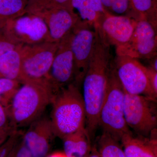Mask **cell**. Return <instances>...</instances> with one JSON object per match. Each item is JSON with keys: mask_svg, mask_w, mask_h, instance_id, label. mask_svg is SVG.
<instances>
[{"mask_svg": "<svg viewBox=\"0 0 157 157\" xmlns=\"http://www.w3.org/2000/svg\"><path fill=\"white\" fill-rule=\"evenodd\" d=\"M95 31L94 48L82 83L86 128L89 135H93L99 126V115L106 95L108 72L111 62L110 45L97 29Z\"/></svg>", "mask_w": 157, "mask_h": 157, "instance_id": "obj_1", "label": "cell"}, {"mask_svg": "<svg viewBox=\"0 0 157 157\" xmlns=\"http://www.w3.org/2000/svg\"><path fill=\"white\" fill-rule=\"evenodd\" d=\"M23 84L7 108L11 125L16 129L29 125L41 117L54 96L47 78Z\"/></svg>", "mask_w": 157, "mask_h": 157, "instance_id": "obj_2", "label": "cell"}, {"mask_svg": "<svg viewBox=\"0 0 157 157\" xmlns=\"http://www.w3.org/2000/svg\"><path fill=\"white\" fill-rule=\"evenodd\" d=\"M51 119L55 136L63 138L85 127V111L79 88L73 82L52 99Z\"/></svg>", "mask_w": 157, "mask_h": 157, "instance_id": "obj_3", "label": "cell"}, {"mask_svg": "<svg viewBox=\"0 0 157 157\" xmlns=\"http://www.w3.org/2000/svg\"><path fill=\"white\" fill-rule=\"evenodd\" d=\"M124 90L117 75L113 62H111L106 95L99 115V126L117 140L131 132L124 116Z\"/></svg>", "mask_w": 157, "mask_h": 157, "instance_id": "obj_4", "label": "cell"}, {"mask_svg": "<svg viewBox=\"0 0 157 157\" xmlns=\"http://www.w3.org/2000/svg\"><path fill=\"white\" fill-rule=\"evenodd\" d=\"M59 43L46 42L33 45H21L20 83L48 78Z\"/></svg>", "mask_w": 157, "mask_h": 157, "instance_id": "obj_5", "label": "cell"}, {"mask_svg": "<svg viewBox=\"0 0 157 157\" xmlns=\"http://www.w3.org/2000/svg\"><path fill=\"white\" fill-rule=\"evenodd\" d=\"M155 101L146 96L125 92L124 116L128 127L144 136L153 132L157 124Z\"/></svg>", "mask_w": 157, "mask_h": 157, "instance_id": "obj_6", "label": "cell"}, {"mask_svg": "<svg viewBox=\"0 0 157 157\" xmlns=\"http://www.w3.org/2000/svg\"><path fill=\"white\" fill-rule=\"evenodd\" d=\"M114 68L119 80L126 93L146 96L155 100L147 76V67L138 59L124 56L117 55Z\"/></svg>", "mask_w": 157, "mask_h": 157, "instance_id": "obj_7", "label": "cell"}, {"mask_svg": "<svg viewBox=\"0 0 157 157\" xmlns=\"http://www.w3.org/2000/svg\"><path fill=\"white\" fill-rule=\"evenodd\" d=\"M95 36L94 27L79 19L72 31L71 48L74 64L73 82L79 88L88 67Z\"/></svg>", "mask_w": 157, "mask_h": 157, "instance_id": "obj_8", "label": "cell"}, {"mask_svg": "<svg viewBox=\"0 0 157 157\" xmlns=\"http://www.w3.org/2000/svg\"><path fill=\"white\" fill-rule=\"evenodd\" d=\"M157 28L146 20L137 21L132 37L125 45L116 48L117 55L150 59L157 56Z\"/></svg>", "mask_w": 157, "mask_h": 157, "instance_id": "obj_9", "label": "cell"}, {"mask_svg": "<svg viewBox=\"0 0 157 157\" xmlns=\"http://www.w3.org/2000/svg\"><path fill=\"white\" fill-rule=\"evenodd\" d=\"M4 29L18 44L33 45L49 42L47 25L41 17L35 14L20 16L10 20Z\"/></svg>", "mask_w": 157, "mask_h": 157, "instance_id": "obj_10", "label": "cell"}, {"mask_svg": "<svg viewBox=\"0 0 157 157\" xmlns=\"http://www.w3.org/2000/svg\"><path fill=\"white\" fill-rule=\"evenodd\" d=\"M71 33L59 43L47 79L55 94L74 81V64L71 48Z\"/></svg>", "mask_w": 157, "mask_h": 157, "instance_id": "obj_11", "label": "cell"}, {"mask_svg": "<svg viewBox=\"0 0 157 157\" xmlns=\"http://www.w3.org/2000/svg\"><path fill=\"white\" fill-rule=\"evenodd\" d=\"M137 20L128 16L115 15L106 12L94 25L110 45L116 48L128 42Z\"/></svg>", "mask_w": 157, "mask_h": 157, "instance_id": "obj_12", "label": "cell"}, {"mask_svg": "<svg viewBox=\"0 0 157 157\" xmlns=\"http://www.w3.org/2000/svg\"><path fill=\"white\" fill-rule=\"evenodd\" d=\"M41 17L48 27L49 42L59 43L74 28L78 18L71 9L57 7L33 13Z\"/></svg>", "mask_w": 157, "mask_h": 157, "instance_id": "obj_13", "label": "cell"}, {"mask_svg": "<svg viewBox=\"0 0 157 157\" xmlns=\"http://www.w3.org/2000/svg\"><path fill=\"white\" fill-rule=\"evenodd\" d=\"M54 135L50 119L41 116L29 125L23 141L32 157H45Z\"/></svg>", "mask_w": 157, "mask_h": 157, "instance_id": "obj_14", "label": "cell"}, {"mask_svg": "<svg viewBox=\"0 0 157 157\" xmlns=\"http://www.w3.org/2000/svg\"><path fill=\"white\" fill-rule=\"evenodd\" d=\"M121 140L126 157H157L156 140L134 137L131 132L124 135Z\"/></svg>", "mask_w": 157, "mask_h": 157, "instance_id": "obj_15", "label": "cell"}, {"mask_svg": "<svg viewBox=\"0 0 157 157\" xmlns=\"http://www.w3.org/2000/svg\"><path fill=\"white\" fill-rule=\"evenodd\" d=\"M70 7L76 10L80 21L93 27L106 12L101 0H71Z\"/></svg>", "mask_w": 157, "mask_h": 157, "instance_id": "obj_16", "label": "cell"}, {"mask_svg": "<svg viewBox=\"0 0 157 157\" xmlns=\"http://www.w3.org/2000/svg\"><path fill=\"white\" fill-rule=\"evenodd\" d=\"M89 135L85 126L63 138L67 157H87L90 151Z\"/></svg>", "mask_w": 157, "mask_h": 157, "instance_id": "obj_17", "label": "cell"}, {"mask_svg": "<svg viewBox=\"0 0 157 157\" xmlns=\"http://www.w3.org/2000/svg\"><path fill=\"white\" fill-rule=\"evenodd\" d=\"M0 57V76L2 77L19 82L21 75V63L20 47Z\"/></svg>", "mask_w": 157, "mask_h": 157, "instance_id": "obj_18", "label": "cell"}, {"mask_svg": "<svg viewBox=\"0 0 157 157\" xmlns=\"http://www.w3.org/2000/svg\"><path fill=\"white\" fill-rule=\"evenodd\" d=\"M133 17L144 19L157 28L156 0H130Z\"/></svg>", "mask_w": 157, "mask_h": 157, "instance_id": "obj_19", "label": "cell"}, {"mask_svg": "<svg viewBox=\"0 0 157 157\" xmlns=\"http://www.w3.org/2000/svg\"><path fill=\"white\" fill-rule=\"evenodd\" d=\"M23 8L22 0H0V29L9 20L20 16Z\"/></svg>", "mask_w": 157, "mask_h": 157, "instance_id": "obj_20", "label": "cell"}, {"mask_svg": "<svg viewBox=\"0 0 157 157\" xmlns=\"http://www.w3.org/2000/svg\"><path fill=\"white\" fill-rule=\"evenodd\" d=\"M99 144L98 153L101 157H126L117 140L106 132L101 135Z\"/></svg>", "mask_w": 157, "mask_h": 157, "instance_id": "obj_21", "label": "cell"}, {"mask_svg": "<svg viewBox=\"0 0 157 157\" xmlns=\"http://www.w3.org/2000/svg\"><path fill=\"white\" fill-rule=\"evenodd\" d=\"M20 83L16 80L0 78V104L6 108L19 88Z\"/></svg>", "mask_w": 157, "mask_h": 157, "instance_id": "obj_22", "label": "cell"}, {"mask_svg": "<svg viewBox=\"0 0 157 157\" xmlns=\"http://www.w3.org/2000/svg\"><path fill=\"white\" fill-rule=\"evenodd\" d=\"M101 2L104 10L107 13L131 17L130 12L132 9L130 0H101Z\"/></svg>", "mask_w": 157, "mask_h": 157, "instance_id": "obj_23", "label": "cell"}, {"mask_svg": "<svg viewBox=\"0 0 157 157\" xmlns=\"http://www.w3.org/2000/svg\"><path fill=\"white\" fill-rule=\"evenodd\" d=\"M9 36L4 28L0 29V57L4 54L15 49L18 45Z\"/></svg>", "mask_w": 157, "mask_h": 157, "instance_id": "obj_24", "label": "cell"}, {"mask_svg": "<svg viewBox=\"0 0 157 157\" xmlns=\"http://www.w3.org/2000/svg\"><path fill=\"white\" fill-rule=\"evenodd\" d=\"M9 157H32L28 149L23 141L19 145L15 146Z\"/></svg>", "mask_w": 157, "mask_h": 157, "instance_id": "obj_25", "label": "cell"}, {"mask_svg": "<svg viewBox=\"0 0 157 157\" xmlns=\"http://www.w3.org/2000/svg\"><path fill=\"white\" fill-rule=\"evenodd\" d=\"M147 76L153 92L157 96V71L150 67H147Z\"/></svg>", "mask_w": 157, "mask_h": 157, "instance_id": "obj_26", "label": "cell"}, {"mask_svg": "<svg viewBox=\"0 0 157 157\" xmlns=\"http://www.w3.org/2000/svg\"><path fill=\"white\" fill-rule=\"evenodd\" d=\"M9 117L7 108L0 104V128L11 125L9 123Z\"/></svg>", "mask_w": 157, "mask_h": 157, "instance_id": "obj_27", "label": "cell"}, {"mask_svg": "<svg viewBox=\"0 0 157 157\" xmlns=\"http://www.w3.org/2000/svg\"><path fill=\"white\" fill-rule=\"evenodd\" d=\"M15 129H16L13 128L11 125L4 128H0V145L7 140Z\"/></svg>", "mask_w": 157, "mask_h": 157, "instance_id": "obj_28", "label": "cell"}, {"mask_svg": "<svg viewBox=\"0 0 157 157\" xmlns=\"http://www.w3.org/2000/svg\"><path fill=\"white\" fill-rule=\"evenodd\" d=\"M38 1H42V2H43V1H44V2H49L48 3V5H47V7H46V8H45V9H50V8H54V7H55L56 6L57 3L58 2L59 0H38ZM38 10H39V9H38Z\"/></svg>", "mask_w": 157, "mask_h": 157, "instance_id": "obj_29", "label": "cell"}, {"mask_svg": "<svg viewBox=\"0 0 157 157\" xmlns=\"http://www.w3.org/2000/svg\"><path fill=\"white\" fill-rule=\"evenodd\" d=\"M150 66L149 67L152 68L154 70H156L157 71V56L154 57L151 59H150Z\"/></svg>", "mask_w": 157, "mask_h": 157, "instance_id": "obj_30", "label": "cell"}, {"mask_svg": "<svg viewBox=\"0 0 157 157\" xmlns=\"http://www.w3.org/2000/svg\"><path fill=\"white\" fill-rule=\"evenodd\" d=\"M48 157H67L64 153L56 152L50 155Z\"/></svg>", "mask_w": 157, "mask_h": 157, "instance_id": "obj_31", "label": "cell"}, {"mask_svg": "<svg viewBox=\"0 0 157 157\" xmlns=\"http://www.w3.org/2000/svg\"><path fill=\"white\" fill-rule=\"evenodd\" d=\"M87 157H101L99 153L95 150L94 151L91 153L89 154Z\"/></svg>", "mask_w": 157, "mask_h": 157, "instance_id": "obj_32", "label": "cell"}, {"mask_svg": "<svg viewBox=\"0 0 157 157\" xmlns=\"http://www.w3.org/2000/svg\"><path fill=\"white\" fill-rule=\"evenodd\" d=\"M1 77H1V76H0V78H1Z\"/></svg>", "mask_w": 157, "mask_h": 157, "instance_id": "obj_33", "label": "cell"}]
</instances>
